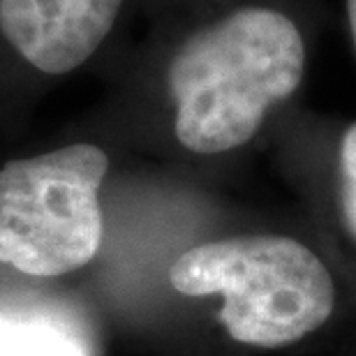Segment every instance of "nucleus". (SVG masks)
<instances>
[{"mask_svg":"<svg viewBox=\"0 0 356 356\" xmlns=\"http://www.w3.org/2000/svg\"><path fill=\"white\" fill-rule=\"evenodd\" d=\"M303 72L301 31L273 7L243 5L199 26L167 67L176 139L202 155L241 148L301 86Z\"/></svg>","mask_w":356,"mask_h":356,"instance_id":"1","label":"nucleus"},{"mask_svg":"<svg viewBox=\"0 0 356 356\" xmlns=\"http://www.w3.org/2000/svg\"><path fill=\"white\" fill-rule=\"evenodd\" d=\"M185 296L222 294L227 333L252 347H284L317 331L336 308L324 261L287 236H234L190 248L169 268Z\"/></svg>","mask_w":356,"mask_h":356,"instance_id":"2","label":"nucleus"},{"mask_svg":"<svg viewBox=\"0 0 356 356\" xmlns=\"http://www.w3.org/2000/svg\"><path fill=\"white\" fill-rule=\"evenodd\" d=\"M109 158L70 144L0 167V261L54 277L86 266L102 243L99 188Z\"/></svg>","mask_w":356,"mask_h":356,"instance_id":"3","label":"nucleus"},{"mask_svg":"<svg viewBox=\"0 0 356 356\" xmlns=\"http://www.w3.org/2000/svg\"><path fill=\"white\" fill-rule=\"evenodd\" d=\"M125 0H0V44L33 72L63 76L99 51Z\"/></svg>","mask_w":356,"mask_h":356,"instance_id":"4","label":"nucleus"},{"mask_svg":"<svg viewBox=\"0 0 356 356\" xmlns=\"http://www.w3.org/2000/svg\"><path fill=\"white\" fill-rule=\"evenodd\" d=\"M0 356H86L81 345L51 324L0 317Z\"/></svg>","mask_w":356,"mask_h":356,"instance_id":"5","label":"nucleus"},{"mask_svg":"<svg viewBox=\"0 0 356 356\" xmlns=\"http://www.w3.org/2000/svg\"><path fill=\"white\" fill-rule=\"evenodd\" d=\"M340 199L347 229L356 238V123L350 125L340 144Z\"/></svg>","mask_w":356,"mask_h":356,"instance_id":"6","label":"nucleus"},{"mask_svg":"<svg viewBox=\"0 0 356 356\" xmlns=\"http://www.w3.org/2000/svg\"><path fill=\"white\" fill-rule=\"evenodd\" d=\"M347 19H350L352 42H354V51H356V0H347Z\"/></svg>","mask_w":356,"mask_h":356,"instance_id":"7","label":"nucleus"}]
</instances>
